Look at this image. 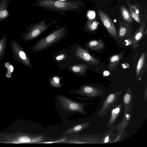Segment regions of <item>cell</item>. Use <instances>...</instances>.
I'll list each match as a JSON object with an SVG mask.
<instances>
[{
  "mask_svg": "<svg viewBox=\"0 0 147 147\" xmlns=\"http://www.w3.org/2000/svg\"><path fill=\"white\" fill-rule=\"evenodd\" d=\"M32 5L37 6L46 9L59 13L76 11L82 7V3L73 1L57 0H36Z\"/></svg>",
  "mask_w": 147,
  "mask_h": 147,
  "instance_id": "6da1fadb",
  "label": "cell"
},
{
  "mask_svg": "<svg viewBox=\"0 0 147 147\" xmlns=\"http://www.w3.org/2000/svg\"><path fill=\"white\" fill-rule=\"evenodd\" d=\"M66 28L65 26H62L38 40L33 46L31 51L39 52L60 42L67 35Z\"/></svg>",
  "mask_w": 147,
  "mask_h": 147,
  "instance_id": "7a4b0ae2",
  "label": "cell"
},
{
  "mask_svg": "<svg viewBox=\"0 0 147 147\" xmlns=\"http://www.w3.org/2000/svg\"><path fill=\"white\" fill-rule=\"evenodd\" d=\"M123 90L109 93L100 101L98 108V114L102 117L110 111L117 105L118 100Z\"/></svg>",
  "mask_w": 147,
  "mask_h": 147,
  "instance_id": "3957f363",
  "label": "cell"
},
{
  "mask_svg": "<svg viewBox=\"0 0 147 147\" xmlns=\"http://www.w3.org/2000/svg\"><path fill=\"white\" fill-rule=\"evenodd\" d=\"M79 94L82 99L84 100L93 101L98 98L103 97L105 94L103 90L97 86L90 85H84L80 88Z\"/></svg>",
  "mask_w": 147,
  "mask_h": 147,
  "instance_id": "277c9868",
  "label": "cell"
},
{
  "mask_svg": "<svg viewBox=\"0 0 147 147\" xmlns=\"http://www.w3.org/2000/svg\"><path fill=\"white\" fill-rule=\"evenodd\" d=\"M47 19L43 20L38 23L30 25L24 36V40H29L36 38L53 23L51 22L49 24H46L45 23Z\"/></svg>",
  "mask_w": 147,
  "mask_h": 147,
  "instance_id": "5b68a950",
  "label": "cell"
},
{
  "mask_svg": "<svg viewBox=\"0 0 147 147\" xmlns=\"http://www.w3.org/2000/svg\"><path fill=\"white\" fill-rule=\"evenodd\" d=\"M98 14L102 24L109 33L115 39L117 40L118 32L109 16L104 11L100 9L98 10Z\"/></svg>",
  "mask_w": 147,
  "mask_h": 147,
  "instance_id": "8992f818",
  "label": "cell"
},
{
  "mask_svg": "<svg viewBox=\"0 0 147 147\" xmlns=\"http://www.w3.org/2000/svg\"><path fill=\"white\" fill-rule=\"evenodd\" d=\"M62 101L63 105L68 110L76 111L84 115H86L87 113L84 108L88 105L95 104L92 102L78 103L65 98H63Z\"/></svg>",
  "mask_w": 147,
  "mask_h": 147,
  "instance_id": "52a82bcc",
  "label": "cell"
},
{
  "mask_svg": "<svg viewBox=\"0 0 147 147\" xmlns=\"http://www.w3.org/2000/svg\"><path fill=\"white\" fill-rule=\"evenodd\" d=\"M75 53L76 57L88 64L96 65L99 63L97 59L92 56L87 51L81 47H77Z\"/></svg>",
  "mask_w": 147,
  "mask_h": 147,
  "instance_id": "ba28073f",
  "label": "cell"
},
{
  "mask_svg": "<svg viewBox=\"0 0 147 147\" xmlns=\"http://www.w3.org/2000/svg\"><path fill=\"white\" fill-rule=\"evenodd\" d=\"M146 12V11L144 14V17L142 24L135 32L132 35L133 48L135 49L139 47V42L142 38L144 36V31L146 27L147 21Z\"/></svg>",
  "mask_w": 147,
  "mask_h": 147,
  "instance_id": "9c48e42d",
  "label": "cell"
},
{
  "mask_svg": "<svg viewBox=\"0 0 147 147\" xmlns=\"http://www.w3.org/2000/svg\"><path fill=\"white\" fill-rule=\"evenodd\" d=\"M134 95L131 87L128 86L123 94L122 98V105L124 114L130 113L134 105L132 103Z\"/></svg>",
  "mask_w": 147,
  "mask_h": 147,
  "instance_id": "30bf717a",
  "label": "cell"
},
{
  "mask_svg": "<svg viewBox=\"0 0 147 147\" xmlns=\"http://www.w3.org/2000/svg\"><path fill=\"white\" fill-rule=\"evenodd\" d=\"M119 29L118 34V42H120L131 35L133 29L130 24L118 19Z\"/></svg>",
  "mask_w": 147,
  "mask_h": 147,
  "instance_id": "8fae6325",
  "label": "cell"
},
{
  "mask_svg": "<svg viewBox=\"0 0 147 147\" xmlns=\"http://www.w3.org/2000/svg\"><path fill=\"white\" fill-rule=\"evenodd\" d=\"M147 67V54L146 51L142 52L137 63L136 68V78L141 80V77L146 69Z\"/></svg>",
  "mask_w": 147,
  "mask_h": 147,
  "instance_id": "7c38bea8",
  "label": "cell"
},
{
  "mask_svg": "<svg viewBox=\"0 0 147 147\" xmlns=\"http://www.w3.org/2000/svg\"><path fill=\"white\" fill-rule=\"evenodd\" d=\"M127 4L134 20L140 26L142 24L144 17L140 5L137 3H131L129 0Z\"/></svg>",
  "mask_w": 147,
  "mask_h": 147,
  "instance_id": "4fadbf2b",
  "label": "cell"
},
{
  "mask_svg": "<svg viewBox=\"0 0 147 147\" xmlns=\"http://www.w3.org/2000/svg\"><path fill=\"white\" fill-rule=\"evenodd\" d=\"M123 106L122 104H117L110 111L111 115L106 126L108 128L112 127L116 122L120 115Z\"/></svg>",
  "mask_w": 147,
  "mask_h": 147,
  "instance_id": "5bb4252c",
  "label": "cell"
},
{
  "mask_svg": "<svg viewBox=\"0 0 147 147\" xmlns=\"http://www.w3.org/2000/svg\"><path fill=\"white\" fill-rule=\"evenodd\" d=\"M10 0L0 1V22L7 19L10 15L7 10Z\"/></svg>",
  "mask_w": 147,
  "mask_h": 147,
  "instance_id": "9a60e30c",
  "label": "cell"
},
{
  "mask_svg": "<svg viewBox=\"0 0 147 147\" xmlns=\"http://www.w3.org/2000/svg\"><path fill=\"white\" fill-rule=\"evenodd\" d=\"M120 14L122 20L130 24L134 22V20L132 15L126 6L124 5L120 6Z\"/></svg>",
  "mask_w": 147,
  "mask_h": 147,
  "instance_id": "2e32d148",
  "label": "cell"
},
{
  "mask_svg": "<svg viewBox=\"0 0 147 147\" xmlns=\"http://www.w3.org/2000/svg\"><path fill=\"white\" fill-rule=\"evenodd\" d=\"M123 55V53H121L113 55L110 57L108 70L111 71L114 69H116L118 65L122 58Z\"/></svg>",
  "mask_w": 147,
  "mask_h": 147,
  "instance_id": "e0dca14e",
  "label": "cell"
},
{
  "mask_svg": "<svg viewBox=\"0 0 147 147\" xmlns=\"http://www.w3.org/2000/svg\"><path fill=\"white\" fill-rule=\"evenodd\" d=\"M87 47L92 50H98L105 47L104 43L100 39L94 40L89 41L86 44Z\"/></svg>",
  "mask_w": 147,
  "mask_h": 147,
  "instance_id": "ac0fdd59",
  "label": "cell"
},
{
  "mask_svg": "<svg viewBox=\"0 0 147 147\" xmlns=\"http://www.w3.org/2000/svg\"><path fill=\"white\" fill-rule=\"evenodd\" d=\"M88 66L84 64H80L73 65L71 66L70 69L74 73L81 75L84 74L86 71Z\"/></svg>",
  "mask_w": 147,
  "mask_h": 147,
  "instance_id": "d6986e66",
  "label": "cell"
},
{
  "mask_svg": "<svg viewBox=\"0 0 147 147\" xmlns=\"http://www.w3.org/2000/svg\"><path fill=\"white\" fill-rule=\"evenodd\" d=\"M98 25V23L94 19H89L86 24V28L88 31H94L96 30Z\"/></svg>",
  "mask_w": 147,
  "mask_h": 147,
  "instance_id": "ffe728a7",
  "label": "cell"
},
{
  "mask_svg": "<svg viewBox=\"0 0 147 147\" xmlns=\"http://www.w3.org/2000/svg\"><path fill=\"white\" fill-rule=\"evenodd\" d=\"M5 67L7 68V73L6 76L8 78H10L11 76V73L13 70V67L12 65L9 64L8 63H5Z\"/></svg>",
  "mask_w": 147,
  "mask_h": 147,
  "instance_id": "44dd1931",
  "label": "cell"
},
{
  "mask_svg": "<svg viewBox=\"0 0 147 147\" xmlns=\"http://www.w3.org/2000/svg\"><path fill=\"white\" fill-rule=\"evenodd\" d=\"M60 79L57 76L53 77L51 80V82L52 85L58 87L60 85Z\"/></svg>",
  "mask_w": 147,
  "mask_h": 147,
  "instance_id": "7402d4cb",
  "label": "cell"
},
{
  "mask_svg": "<svg viewBox=\"0 0 147 147\" xmlns=\"http://www.w3.org/2000/svg\"><path fill=\"white\" fill-rule=\"evenodd\" d=\"M126 46H130L133 45L132 35H131L127 38L123 40V42Z\"/></svg>",
  "mask_w": 147,
  "mask_h": 147,
  "instance_id": "603a6c76",
  "label": "cell"
},
{
  "mask_svg": "<svg viewBox=\"0 0 147 147\" xmlns=\"http://www.w3.org/2000/svg\"><path fill=\"white\" fill-rule=\"evenodd\" d=\"M87 15L89 19H93L95 17V13L93 11H90L88 12Z\"/></svg>",
  "mask_w": 147,
  "mask_h": 147,
  "instance_id": "cb8c5ba5",
  "label": "cell"
},
{
  "mask_svg": "<svg viewBox=\"0 0 147 147\" xmlns=\"http://www.w3.org/2000/svg\"><path fill=\"white\" fill-rule=\"evenodd\" d=\"M66 57L65 54H61L56 57L55 59L57 61H61L65 59Z\"/></svg>",
  "mask_w": 147,
  "mask_h": 147,
  "instance_id": "d4e9b609",
  "label": "cell"
},
{
  "mask_svg": "<svg viewBox=\"0 0 147 147\" xmlns=\"http://www.w3.org/2000/svg\"><path fill=\"white\" fill-rule=\"evenodd\" d=\"M65 140V139H61L60 140H57L56 141L43 142L42 143H57V142H63V141H64Z\"/></svg>",
  "mask_w": 147,
  "mask_h": 147,
  "instance_id": "484cf974",
  "label": "cell"
},
{
  "mask_svg": "<svg viewBox=\"0 0 147 147\" xmlns=\"http://www.w3.org/2000/svg\"><path fill=\"white\" fill-rule=\"evenodd\" d=\"M109 74V72L108 71H105L104 72L103 75L105 76H108Z\"/></svg>",
  "mask_w": 147,
  "mask_h": 147,
  "instance_id": "4316f807",
  "label": "cell"
},
{
  "mask_svg": "<svg viewBox=\"0 0 147 147\" xmlns=\"http://www.w3.org/2000/svg\"><path fill=\"white\" fill-rule=\"evenodd\" d=\"M128 64L127 63H123L121 65V66L123 67V68H128V67L127 66H126V65H127Z\"/></svg>",
  "mask_w": 147,
  "mask_h": 147,
  "instance_id": "83f0119b",
  "label": "cell"
},
{
  "mask_svg": "<svg viewBox=\"0 0 147 147\" xmlns=\"http://www.w3.org/2000/svg\"><path fill=\"white\" fill-rule=\"evenodd\" d=\"M3 48L2 45L0 43V52Z\"/></svg>",
  "mask_w": 147,
  "mask_h": 147,
  "instance_id": "f1b7e54d",
  "label": "cell"
},
{
  "mask_svg": "<svg viewBox=\"0 0 147 147\" xmlns=\"http://www.w3.org/2000/svg\"><path fill=\"white\" fill-rule=\"evenodd\" d=\"M60 0L61 1H66L67 0Z\"/></svg>",
  "mask_w": 147,
  "mask_h": 147,
  "instance_id": "f546056e",
  "label": "cell"
}]
</instances>
